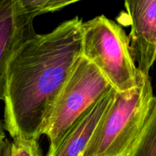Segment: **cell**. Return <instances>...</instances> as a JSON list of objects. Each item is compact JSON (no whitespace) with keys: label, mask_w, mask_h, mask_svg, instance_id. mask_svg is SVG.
<instances>
[{"label":"cell","mask_w":156,"mask_h":156,"mask_svg":"<svg viewBox=\"0 0 156 156\" xmlns=\"http://www.w3.org/2000/svg\"><path fill=\"white\" fill-rule=\"evenodd\" d=\"M11 156H42L38 140H13Z\"/></svg>","instance_id":"30bf717a"},{"label":"cell","mask_w":156,"mask_h":156,"mask_svg":"<svg viewBox=\"0 0 156 156\" xmlns=\"http://www.w3.org/2000/svg\"><path fill=\"white\" fill-rule=\"evenodd\" d=\"M154 95L149 76L114 100L93 132L84 156H127L143 129Z\"/></svg>","instance_id":"7a4b0ae2"},{"label":"cell","mask_w":156,"mask_h":156,"mask_svg":"<svg viewBox=\"0 0 156 156\" xmlns=\"http://www.w3.org/2000/svg\"><path fill=\"white\" fill-rule=\"evenodd\" d=\"M111 88L99 69L81 56L58 96L44 133L50 140L48 152L59 146L75 122Z\"/></svg>","instance_id":"277c9868"},{"label":"cell","mask_w":156,"mask_h":156,"mask_svg":"<svg viewBox=\"0 0 156 156\" xmlns=\"http://www.w3.org/2000/svg\"><path fill=\"white\" fill-rule=\"evenodd\" d=\"M26 12L34 18L43 14L54 12L76 2V0H21Z\"/></svg>","instance_id":"9c48e42d"},{"label":"cell","mask_w":156,"mask_h":156,"mask_svg":"<svg viewBox=\"0 0 156 156\" xmlns=\"http://www.w3.org/2000/svg\"><path fill=\"white\" fill-rule=\"evenodd\" d=\"M124 6L132 58L138 70L149 76L156 61V0H129Z\"/></svg>","instance_id":"5b68a950"},{"label":"cell","mask_w":156,"mask_h":156,"mask_svg":"<svg viewBox=\"0 0 156 156\" xmlns=\"http://www.w3.org/2000/svg\"><path fill=\"white\" fill-rule=\"evenodd\" d=\"M12 143L6 139L0 146V156H11Z\"/></svg>","instance_id":"8fae6325"},{"label":"cell","mask_w":156,"mask_h":156,"mask_svg":"<svg viewBox=\"0 0 156 156\" xmlns=\"http://www.w3.org/2000/svg\"><path fill=\"white\" fill-rule=\"evenodd\" d=\"M78 16L26 41L9 62L3 101L4 128L12 140L44 135L61 90L81 56Z\"/></svg>","instance_id":"6da1fadb"},{"label":"cell","mask_w":156,"mask_h":156,"mask_svg":"<svg viewBox=\"0 0 156 156\" xmlns=\"http://www.w3.org/2000/svg\"><path fill=\"white\" fill-rule=\"evenodd\" d=\"M21 0H0V101L4 99L8 66L21 46L36 33Z\"/></svg>","instance_id":"8992f818"},{"label":"cell","mask_w":156,"mask_h":156,"mask_svg":"<svg viewBox=\"0 0 156 156\" xmlns=\"http://www.w3.org/2000/svg\"><path fill=\"white\" fill-rule=\"evenodd\" d=\"M116 91L109 90L75 122L58 148L46 156H84L90 138L113 103Z\"/></svg>","instance_id":"52a82bcc"},{"label":"cell","mask_w":156,"mask_h":156,"mask_svg":"<svg viewBox=\"0 0 156 156\" xmlns=\"http://www.w3.org/2000/svg\"><path fill=\"white\" fill-rule=\"evenodd\" d=\"M4 129V125H2V123L0 122V146H1V144L2 143V142L6 139Z\"/></svg>","instance_id":"7c38bea8"},{"label":"cell","mask_w":156,"mask_h":156,"mask_svg":"<svg viewBox=\"0 0 156 156\" xmlns=\"http://www.w3.org/2000/svg\"><path fill=\"white\" fill-rule=\"evenodd\" d=\"M81 56L99 69L117 92L138 85L142 73L132 58L128 36L122 26L105 15L83 23Z\"/></svg>","instance_id":"3957f363"},{"label":"cell","mask_w":156,"mask_h":156,"mask_svg":"<svg viewBox=\"0 0 156 156\" xmlns=\"http://www.w3.org/2000/svg\"><path fill=\"white\" fill-rule=\"evenodd\" d=\"M127 156H156V95L145 126Z\"/></svg>","instance_id":"ba28073f"}]
</instances>
